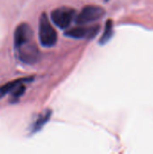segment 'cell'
Instances as JSON below:
<instances>
[{
  "mask_svg": "<svg viewBox=\"0 0 153 154\" xmlns=\"http://www.w3.org/2000/svg\"><path fill=\"white\" fill-rule=\"evenodd\" d=\"M32 35V30L27 23H20L14 31V47L17 49L21 45L31 42Z\"/></svg>",
  "mask_w": 153,
  "mask_h": 154,
  "instance_id": "cell-6",
  "label": "cell"
},
{
  "mask_svg": "<svg viewBox=\"0 0 153 154\" xmlns=\"http://www.w3.org/2000/svg\"><path fill=\"white\" fill-rule=\"evenodd\" d=\"M106 1H107V0H106Z\"/></svg>",
  "mask_w": 153,
  "mask_h": 154,
  "instance_id": "cell-11",
  "label": "cell"
},
{
  "mask_svg": "<svg viewBox=\"0 0 153 154\" xmlns=\"http://www.w3.org/2000/svg\"><path fill=\"white\" fill-rule=\"evenodd\" d=\"M105 14L106 11L103 7L99 5H86L81 10V12L76 16L75 22L77 24L85 25L101 19Z\"/></svg>",
  "mask_w": 153,
  "mask_h": 154,
  "instance_id": "cell-2",
  "label": "cell"
},
{
  "mask_svg": "<svg viewBox=\"0 0 153 154\" xmlns=\"http://www.w3.org/2000/svg\"><path fill=\"white\" fill-rule=\"evenodd\" d=\"M32 79V78H27V79H19L11 82H8L3 86L0 87V98L4 97L7 93L12 92L18 85H20L21 83H25V82H29L31 81Z\"/></svg>",
  "mask_w": 153,
  "mask_h": 154,
  "instance_id": "cell-7",
  "label": "cell"
},
{
  "mask_svg": "<svg viewBox=\"0 0 153 154\" xmlns=\"http://www.w3.org/2000/svg\"><path fill=\"white\" fill-rule=\"evenodd\" d=\"M25 86L23 85V83H21L20 85H18L11 93H12V97L14 98H18L21 96H23L25 92Z\"/></svg>",
  "mask_w": 153,
  "mask_h": 154,
  "instance_id": "cell-10",
  "label": "cell"
},
{
  "mask_svg": "<svg viewBox=\"0 0 153 154\" xmlns=\"http://www.w3.org/2000/svg\"><path fill=\"white\" fill-rule=\"evenodd\" d=\"M52 23L60 29L69 27L74 18L76 17V10L69 6H61L52 11L51 14Z\"/></svg>",
  "mask_w": 153,
  "mask_h": 154,
  "instance_id": "cell-3",
  "label": "cell"
},
{
  "mask_svg": "<svg viewBox=\"0 0 153 154\" xmlns=\"http://www.w3.org/2000/svg\"><path fill=\"white\" fill-rule=\"evenodd\" d=\"M39 40L42 46L52 47L58 40L57 32L50 23L46 14H41L39 20Z\"/></svg>",
  "mask_w": 153,
  "mask_h": 154,
  "instance_id": "cell-1",
  "label": "cell"
},
{
  "mask_svg": "<svg viewBox=\"0 0 153 154\" xmlns=\"http://www.w3.org/2000/svg\"><path fill=\"white\" fill-rule=\"evenodd\" d=\"M50 115H51V111L50 110H46L41 115H40L39 117L37 118V120L35 121V123L33 124V127H32L33 129H32V131L33 132L39 131L49 121V119L50 117Z\"/></svg>",
  "mask_w": 153,
  "mask_h": 154,
  "instance_id": "cell-9",
  "label": "cell"
},
{
  "mask_svg": "<svg viewBox=\"0 0 153 154\" xmlns=\"http://www.w3.org/2000/svg\"><path fill=\"white\" fill-rule=\"evenodd\" d=\"M113 34H114V30H113V22H112V20H107L106 21V27H105V31H104V32H103V34H102V36H101V38H100V41H99V43L100 44H106V43H107L110 40H111V38H112V36H113Z\"/></svg>",
  "mask_w": 153,
  "mask_h": 154,
  "instance_id": "cell-8",
  "label": "cell"
},
{
  "mask_svg": "<svg viewBox=\"0 0 153 154\" xmlns=\"http://www.w3.org/2000/svg\"><path fill=\"white\" fill-rule=\"evenodd\" d=\"M100 25L95 24L91 26H77L69 29L65 32V35L74 39H88L95 38L100 32Z\"/></svg>",
  "mask_w": 153,
  "mask_h": 154,
  "instance_id": "cell-4",
  "label": "cell"
},
{
  "mask_svg": "<svg viewBox=\"0 0 153 154\" xmlns=\"http://www.w3.org/2000/svg\"><path fill=\"white\" fill-rule=\"evenodd\" d=\"M19 59L27 64H33L38 61L40 58V51L36 44L32 41L26 42L17 48Z\"/></svg>",
  "mask_w": 153,
  "mask_h": 154,
  "instance_id": "cell-5",
  "label": "cell"
}]
</instances>
